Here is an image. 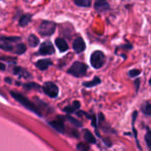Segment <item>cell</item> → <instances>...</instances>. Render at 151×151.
Here are the masks:
<instances>
[{
	"instance_id": "1",
	"label": "cell",
	"mask_w": 151,
	"mask_h": 151,
	"mask_svg": "<svg viewBox=\"0 0 151 151\" xmlns=\"http://www.w3.org/2000/svg\"><path fill=\"white\" fill-rule=\"evenodd\" d=\"M0 49L19 55L23 54L27 51V47L21 43L19 36H0Z\"/></svg>"
},
{
	"instance_id": "2",
	"label": "cell",
	"mask_w": 151,
	"mask_h": 151,
	"mask_svg": "<svg viewBox=\"0 0 151 151\" xmlns=\"http://www.w3.org/2000/svg\"><path fill=\"white\" fill-rule=\"evenodd\" d=\"M11 95H12L19 103H20L22 106H24L26 109H29L30 111L35 113V114L38 115V116H42V113L40 112L38 107L35 106L33 102H31V101H30L28 99H27L25 96H23L21 93L12 91V92H11Z\"/></svg>"
},
{
	"instance_id": "3",
	"label": "cell",
	"mask_w": 151,
	"mask_h": 151,
	"mask_svg": "<svg viewBox=\"0 0 151 151\" xmlns=\"http://www.w3.org/2000/svg\"><path fill=\"white\" fill-rule=\"evenodd\" d=\"M87 65L81 61H75L73 65L68 69L67 73L75 77H82L87 74Z\"/></svg>"
},
{
	"instance_id": "4",
	"label": "cell",
	"mask_w": 151,
	"mask_h": 151,
	"mask_svg": "<svg viewBox=\"0 0 151 151\" xmlns=\"http://www.w3.org/2000/svg\"><path fill=\"white\" fill-rule=\"evenodd\" d=\"M38 33L42 36H51L56 30V23L50 20H42L39 25Z\"/></svg>"
},
{
	"instance_id": "5",
	"label": "cell",
	"mask_w": 151,
	"mask_h": 151,
	"mask_svg": "<svg viewBox=\"0 0 151 151\" xmlns=\"http://www.w3.org/2000/svg\"><path fill=\"white\" fill-rule=\"evenodd\" d=\"M106 61V56L102 51H95L90 57V63L93 68L100 69Z\"/></svg>"
},
{
	"instance_id": "6",
	"label": "cell",
	"mask_w": 151,
	"mask_h": 151,
	"mask_svg": "<svg viewBox=\"0 0 151 151\" xmlns=\"http://www.w3.org/2000/svg\"><path fill=\"white\" fill-rule=\"evenodd\" d=\"M42 90L46 95L50 98H56L58 95V87L53 82H46L42 86Z\"/></svg>"
},
{
	"instance_id": "7",
	"label": "cell",
	"mask_w": 151,
	"mask_h": 151,
	"mask_svg": "<svg viewBox=\"0 0 151 151\" xmlns=\"http://www.w3.org/2000/svg\"><path fill=\"white\" fill-rule=\"evenodd\" d=\"M55 53V49L51 42L45 41L43 42L39 48V54L41 55H50Z\"/></svg>"
},
{
	"instance_id": "8",
	"label": "cell",
	"mask_w": 151,
	"mask_h": 151,
	"mask_svg": "<svg viewBox=\"0 0 151 151\" xmlns=\"http://www.w3.org/2000/svg\"><path fill=\"white\" fill-rule=\"evenodd\" d=\"M94 8L98 12H104L110 10L111 6L107 0H96Z\"/></svg>"
},
{
	"instance_id": "9",
	"label": "cell",
	"mask_w": 151,
	"mask_h": 151,
	"mask_svg": "<svg viewBox=\"0 0 151 151\" xmlns=\"http://www.w3.org/2000/svg\"><path fill=\"white\" fill-rule=\"evenodd\" d=\"M73 48L74 52L77 53H82L86 49V44H85L83 38H81V37L75 38L73 43Z\"/></svg>"
},
{
	"instance_id": "10",
	"label": "cell",
	"mask_w": 151,
	"mask_h": 151,
	"mask_svg": "<svg viewBox=\"0 0 151 151\" xmlns=\"http://www.w3.org/2000/svg\"><path fill=\"white\" fill-rule=\"evenodd\" d=\"M55 44L56 46L58 48V50L61 52V53H64V52H66L68 50V44L66 43V41L61 37H58L56 38L55 40Z\"/></svg>"
},
{
	"instance_id": "11",
	"label": "cell",
	"mask_w": 151,
	"mask_h": 151,
	"mask_svg": "<svg viewBox=\"0 0 151 151\" xmlns=\"http://www.w3.org/2000/svg\"><path fill=\"white\" fill-rule=\"evenodd\" d=\"M50 65H52V61L49 59H42V60H39L38 61H36L35 66L40 69V70H46Z\"/></svg>"
},
{
	"instance_id": "12",
	"label": "cell",
	"mask_w": 151,
	"mask_h": 151,
	"mask_svg": "<svg viewBox=\"0 0 151 151\" xmlns=\"http://www.w3.org/2000/svg\"><path fill=\"white\" fill-rule=\"evenodd\" d=\"M49 125L52 126L56 131L59 133H64L65 132V125L63 121L60 120H55V121H50L49 122Z\"/></svg>"
},
{
	"instance_id": "13",
	"label": "cell",
	"mask_w": 151,
	"mask_h": 151,
	"mask_svg": "<svg viewBox=\"0 0 151 151\" xmlns=\"http://www.w3.org/2000/svg\"><path fill=\"white\" fill-rule=\"evenodd\" d=\"M13 73L16 76H19V77H24V78H27L30 77V74L24 69L20 68V67H15L13 69Z\"/></svg>"
},
{
	"instance_id": "14",
	"label": "cell",
	"mask_w": 151,
	"mask_h": 151,
	"mask_svg": "<svg viewBox=\"0 0 151 151\" xmlns=\"http://www.w3.org/2000/svg\"><path fill=\"white\" fill-rule=\"evenodd\" d=\"M80 107H81V103H80L79 101H75L73 104H71V105L65 107V108L64 109V111L66 112L67 114H72V113H73L76 109H78Z\"/></svg>"
},
{
	"instance_id": "15",
	"label": "cell",
	"mask_w": 151,
	"mask_h": 151,
	"mask_svg": "<svg viewBox=\"0 0 151 151\" xmlns=\"http://www.w3.org/2000/svg\"><path fill=\"white\" fill-rule=\"evenodd\" d=\"M31 19H32V15L31 14H29V13L23 14L20 17V19H19V25L21 26V27H25V26H27L31 21Z\"/></svg>"
},
{
	"instance_id": "16",
	"label": "cell",
	"mask_w": 151,
	"mask_h": 151,
	"mask_svg": "<svg viewBox=\"0 0 151 151\" xmlns=\"http://www.w3.org/2000/svg\"><path fill=\"white\" fill-rule=\"evenodd\" d=\"M27 43H28V44L31 46V47H35V46H37L38 45V44H39V39H38V37L35 36V35H30L29 36H28V38H27Z\"/></svg>"
},
{
	"instance_id": "17",
	"label": "cell",
	"mask_w": 151,
	"mask_h": 151,
	"mask_svg": "<svg viewBox=\"0 0 151 151\" xmlns=\"http://www.w3.org/2000/svg\"><path fill=\"white\" fill-rule=\"evenodd\" d=\"M84 138H85V140L88 143H91V144L96 143V138H95V136L88 130H85V132H84Z\"/></svg>"
},
{
	"instance_id": "18",
	"label": "cell",
	"mask_w": 151,
	"mask_h": 151,
	"mask_svg": "<svg viewBox=\"0 0 151 151\" xmlns=\"http://www.w3.org/2000/svg\"><path fill=\"white\" fill-rule=\"evenodd\" d=\"M101 83V79L97 77H96L92 81H89V82H85L83 83V85L85 87H88V88H90V87H94L97 85H99Z\"/></svg>"
},
{
	"instance_id": "19",
	"label": "cell",
	"mask_w": 151,
	"mask_h": 151,
	"mask_svg": "<svg viewBox=\"0 0 151 151\" xmlns=\"http://www.w3.org/2000/svg\"><path fill=\"white\" fill-rule=\"evenodd\" d=\"M73 3L81 7H89L91 6L92 1L91 0H73Z\"/></svg>"
},
{
	"instance_id": "20",
	"label": "cell",
	"mask_w": 151,
	"mask_h": 151,
	"mask_svg": "<svg viewBox=\"0 0 151 151\" xmlns=\"http://www.w3.org/2000/svg\"><path fill=\"white\" fill-rule=\"evenodd\" d=\"M142 112H143L145 115H147V116H150L151 105L150 103V101H147V102L143 105V107H142Z\"/></svg>"
},
{
	"instance_id": "21",
	"label": "cell",
	"mask_w": 151,
	"mask_h": 151,
	"mask_svg": "<svg viewBox=\"0 0 151 151\" xmlns=\"http://www.w3.org/2000/svg\"><path fill=\"white\" fill-rule=\"evenodd\" d=\"M23 87L27 90H31V89H39L40 85L35 83H27V84L23 85Z\"/></svg>"
},
{
	"instance_id": "22",
	"label": "cell",
	"mask_w": 151,
	"mask_h": 151,
	"mask_svg": "<svg viewBox=\"0 0 151 151\" xmlns=\"http://www.w3.org/2000/svg\"><path fill=\"white\" fill-rule=\"evenodd\" d=\"M78 151H88V146L85 143H79L77 145Z\"/></svg>"
},
{
	"instance_id": "23",
	"label": "cell",
	"mask_w": 151,
	"mask_h": 151,
	"mask_svg": "<svg viewBox=\"0 0 151 151\" xmlns=\"http://www.w3.org/2000/svg\"><path fill=\"white\" fill-rule=\"evenodd\" d=\"M67 119H68L72 124H73L75 126H78V127L81 126V123L80 121H78V120H76V119H74V118H73L71 116H67Z\"/></svg>"
},
{
	"instance_id": "24",
	"label": "cell",
	"mask_w": 151,
	"mask_h": 151,
	"mask_svg": "<svg viewBox=\"0 0 151 151\" xmlns=\"http://www.w3.org/2000/svg\"><path fill=\"white\" fill-rule=\"evenodd\" d=\"M128 74H129V76L131 77H136L137 76H139L141 74V71L139 69H132V70L129 71Z\"/></svg>"
},
{
	"instance_id": "25",
	"label": "cell",
	"mask_w": 151,
	"mask_h": 151,
	"mask_svg": "<svg viewBox=\"0 0 151 151\" xmlns=\"http://www.w3.org/2000/svg\"><path fill=\"white\" fill-rule=\"evenodd\" d=\"M150 137H151V136H150V129L148 128L145 139H146V143H147V146H148L149 150L150 149Z\"/></svg>"
},
{
	"instance_id": "26",
	"label": "cell",
	"mask_w": 151,
	"mask_h": 151,
	"mask_svg": "<svg viewBox=\"0 0 151 151\" xmlns=\"http://www.w3.org/2000/svg\"><path fill=\"white\" fill-rule=\"evenodd\" d=\"M5 69V65L2 62H0V70H4Z\"/></svg>"
}]
</instances>
